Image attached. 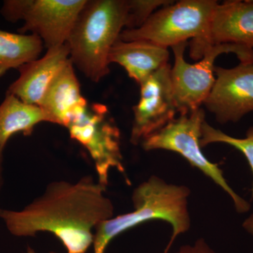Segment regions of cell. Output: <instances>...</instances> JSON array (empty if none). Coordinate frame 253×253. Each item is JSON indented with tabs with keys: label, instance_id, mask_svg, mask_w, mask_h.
<instances>
[{
	"label": "cell",
	"instance_id": "cell-10",
	"mask_svg": "<svg viewBox=\"0 0 253 253\" xmlns=\"http://www.w3.org/2000/svg\"><path fill=\"white\" fill-rule=\"evenodd\" d=\"M215 82L204 104L217 122H239L253 112V63L230 68H214Z\"/></svg>",
	"mask_w": 253,
	"mask_h": 253
},
{
	"label": "cell",
	"instance_id": "cell-17",
	"mask_svg": "<svg viewBox=\"0 0 253 253\" xmlns=\"http://www.w3.org/2000/svg\"><path fill=\"white\" fill-rule=\"evenodd\" d=\"M213 143H223V144H228L241 151L247 159L253 174V126L248 129L246 137L239 139V138L227 135L219 129H214L205 121L201 128L200 145L201 147H204ZM252 199L253 200V181Z\"/></svg>",
	"mask_w": 253,
	"mask_h": 253
},
{
	"label": "cell",
	"instance_id": "cell-5",
	"mask_svg": "<svg viewBox=\"0 0 253 253\" xmlns=\"http://www.w3.org/2000/svg\"><path fill=\"white\" fill-rule=\"evenodd\" d=\"M65 126L71 139L79 142L90 154L99 183L107 186L110 170L116 169L130 184L123 163L121 132L107 106L89 104L85 100L73 110Z\"/></svg>",
	"mask_w": 253,
	"mask_h": 253
},
{
	"label": "cell",
	"instance_id": "cell-13",
	"mask_svg": "<svg viewBox=\"0 0 253 253\" xmlns=\"http://www.w3.org/2000/svg\"><path fill=\"white\" fill-rule=\"evenodd\" d=\"M167 47L147 41L124 42L118 39L109 54V63L125 68L129 78L140 84L160 68L168 64Z\"/></svg>",
	"mask_w": 253,
	"mask_h": 253
},
{
	"label": "cell",
	"instance_id": "cell-21",
	"mask_svg": "<svg viewBox=\"0 0 253 253\" xmlns=\"http://www.w3.org/2000/svg\"><path fill=\"white\" fill-rule=\"evenodd\" d=\"M4 148L0 146V189L2 186L3 178H2V163H3V152H4Z\"/></svg>",
	"mask_w": 253,
	"mask_h": 253
},
{
	"label": "cell",
	"instance_id": "cell-19",
	"mask_svg": "<svg viewBox=\"0 0 253 253\" xmlns=\"http://www.w3.org/2000/svg\"><path fill=\"white\" fill-rule=\"evenodd\" d=\"M175 253H215L206 242L204 239H199L194 245L182 246Z\"/></svg>",
	"mask_w": 253,
	"mask_h": 253
},
{
	"label": "cell",
	"instance_id": "cell-22",
	"mask_svg": "<svg viewBox=\"0 0 253 253\" xmlns=\"http://www.w3.org/2000/svg\"><path fill=\"white\" fill-rule=\"evenodd\" d=\"M26 253H36V251H35L34 250H33V249H31V247H28L27 252H26ZM49 253H56L51 252Z\"/></svg>",
	"mask_w": 253,
	"mask_h": 253
},
{
	"label": "cell",
	"instance_id": "cell-15",
	"mask_svg": "<svg viewBox=\"0 0 253 253\" xmlns=\"http://www.w3.org/2000/svg\"><path fill=\"white\" fill-rule=\"evenodd\" d=\"M42 122H47V118L39 106L26 104L6 92L0 104V146L5 148L10 138L18 133L31 135L35 126Z\"/></svg>",
	"mask_w": 253,
	"mask_h": 253
},
{
	"label": "cell",
	"instance_id": "cell-6",
	"mask_svg": "<svg viewBox=\"0 0 253 253\" xmlns=\"http://www.w3.org/2000/svg\"><path fill=\"white\" fill-rule=\"evenodd\" d=\"M205 116V111L201 108L189 114L181 115L145 138L142 141L143 148L145 151L162 149L180 154L192 167L199 169L229 195L238 212H247L251 205L234 192L219 166L208 161L201 151L200 139L201 128L206 121Z\"/></svg>",
	"mask_w": 253,
	"mask_h": 253
},
{
	"label": "cell",
	"instance_id": "cell-16",
	"mask_svg": "<svg viewBox=\"0 0 253 253\" xmlns=\"http://www.w3.org/2000/svg\"><path fill=\"white\" fill-rule=\"evenodd\" d=\"M43 42L36 34H16L0 30V78L12 68L38 59Z\"/></svg>",
	"mask_w": 253,
	"mask_h": 253
},
{
	"label": "cell",
	"instance_id": "cell-3",
	"mask_svg": "<svg viewBox=\"0 0 253 253\" xmlns=\"http://www.w3.org/2000/svg\"><path fill=\"white\" fill-rule=\"evenodd\" d=\"M189 188L169 184L152 176L138 186L132 195L134 211L103 221L95 229L94 253H104L113 239L135 226L154 219L168 221L172 226L170 241L163 253H168L176 238L189 230Z\"/></svg>",
	"mask_w": 253,
	"mask_h": 253
},
{
	"label": "cell",
	"instance_id": "cell-14",
	"mask_svg": "<svg viewBox=\"0 0 253 253\" xmlns=\"http://www.w3.org/2000/svg\"><path fill=\"white\" fill-rule=\"evenodd\" d=\"M85 100L69 60L49 84L39 106L48 123L65 126L73 110Z\"/></svg>",
	"mask_w": 253,
	"mask_h": 253
},
{
	"label": "cell",
	"instance_id": "cell-8",
	"mask_svg": "<svg viewBox=\"0 0 253 253\" xmlns=\"http://www.w3.org/2000/svg\"><path fill=\"white\" fill-rule=\"evenodd\" d=\"M86 0H6L1 16L9 22H24L20 34L31 31L47 49L67 42Z\"/></svg>",
	"mask_w": 253,
	"mask_h": 253
},
{
	"label": "cell",
	"instance_id": "cell-11",
	"mask_svg": "<svg viewBox=\"0 0 253 253\" xmlns=\"http://www.w3.org/2000/svg\"><path fill=\"white\" fill-rule=\"evenodd\" d=\"M220 44L253 49V1L230 0L218 3L205 38L190 43V56L202 59L206 50Z\"/></svg>",
	"mask_w": 253,
	"mask_h": 253
},
{
	"label": "cell",
	"instance_id": "cell-1",
	"mask_svg": "<svg viewBox=\"0 0 253 253\" xmlns=\"http://www.w3.org/2000/svg\"><path fill=\"white\" fill-rule=\"evenodd\" d=\"M106 189L91 176L76 183L54 181L21 211L0 209V219L17 237L49 232L62 243L67 253H86L94 243L93 231L113 216L114 208L105 196Z\"/></svg>",
	"mask_w": 253,
	"mask_h": 253
},
{
	"label": "cell",
	"instance_id": "cell-12",
	"mask_svg": "<svg viewBox=\"0 0 253 253\" xmlns=\"http://www.w3.org/2000/svg\"><path fill=\"white\" fill-rule=\"evenodd\" d=\"M70 60L68 43L49 48L42 58L34 60L18 68L20 76L8 89L26 104L39 106L54 78Z\"/></svg>",
	"mask_w": 253,
	"mask_h": 253
},
{
	"label": "cell",
	"instance_id": "cell-9",
	"mask_svg": "<svg viewBox=\"0 0 253 253\" xmlns=\"http://www.w3.org/2000/svg\"><path fill=\"white\" fill-rule=\"evenodd\" d=\"M171 68L166 64L139 84L140 99L134 106L130 141L137 145L175 119Z\"/></svg>",
	"mask_w": 253,
	"mask_h": 253
},
{
	"label": "cell",
	"instance_id": "cell-20",
	"mask_svg": "<svg viewBox=\"0 0 253 253\" xmlns=\"http://www.w3.org/2000/svg\"><path fill=\"white\" fill-rule=\"evenodd\" d=\"M243 227L246 229L249 234L253 236V213L249 218L244 221Z\"/></svg>",
	"mask_w": 253,
	"mask_h": 253
},
{
	"label": "cell",
	"instance_id": "cell-2",
	"mask_svg": "<svg viewBox=\"0 0 253 253\" xmlns=\"http://www.w3.org/2000/svg\"><path fill=\"white\" fill-rule=\"evenodd\" d=\"M127 0L86 1L67 41L70 60L91 81L110 72L109 54L127 22Z\"/></svg>",
	"mask_w": 253,
	"mask_h": 253
},
{
	"label": "cell",
	"instance_id": "cell-18",
	"mask_svg": "<svg viewBox=\"0 0 253 253\" xmlns=\"http://www.w3.org/2000/svg\"><path fill=\"white\" fill-rule=\"evenodd\" d=\"M168 0H127L128 15L126 29L140 28L161 6L172 4Z\"/></svg>",
	"mask_w": 253,
	"mask_h": 253
},
{
	"label": "cell",
	"instance_id": "cell-7",
	"mask_svg": "<svg viewBox=\"0 0 253 253\" xmlns=\"http://www.w3.org/2000/svg\"><path fill=\"white\" fill-rule=\"evenodd\" d=\"M187 42L172 46L174 63L171 68L173 94L177 112L187 115L201 108L211 93L215 78L214 61L222 54L233 53L241 63H253V49L235 44H220L206 50L202 59L195 64L184 59Z\"/></svg>",
	"mask_w": 253,
	"mask_h": 253
},
{
	"label": "cell",
	"instance_id": "cell-4",
	"mask_svg": "<svg viewBox=\"0 0 253 253\" xmlns=\"http://www.w3.org/2000/svg\"><path fill=\"white\" fill-rule=\"evenodd\" d=\"M218 1L182 0L155 11L140 28L123 30L124 42L147 41L165 47L199 41L207 35Z\"/></svg>",
	"mask_w": 253,
	"mask_h": 253
}]
</instances>
